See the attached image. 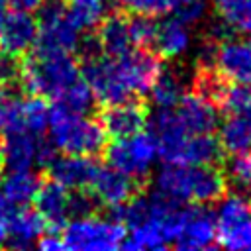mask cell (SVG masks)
Returning a JSON list of instances; mask_svg holds the SVG:
<instances>
[{
  "label": "cell",
  "instance_id": "6da1fadb",
  "mask_svg": "<svg viewBox=\"0 0 251 251\" xmlns=\"http://www.w3.org/2000/svg\"><path fill=\"white\" fill-rule=\"evenodd\" d=\"M157 55L131 49L124 55H98L82 63V76L102 104H118L149 92L161 71Z\"/></svg>",
  "mask_w": 251,
  "mask_h": 251
},
{
  "label": "cell",
  "instance_id": "7a4b0ae2",
  "mask_svg": "<svg viewBox=\"0 0 251 251\" xmlns=\"http://www.w3.org/2000/svg\"><path fill=\"white\" fill-rule=\"evenodd\" d=\"M184 208L186 206L167 200L155 192L151 196H131L116 208L118 220L127 227L122 247L135 251L165 249L175 241Z\"/></svg>",
  "mask_w": 251,
  "mask_h": 251
},
{
  "label": "cell",
  "instance_id": "3957f363",
  "mask_svg": "<svg viewBox=\"0 0 251 251\" xmlns=\"http://www.w3.org/2000/svg\"><path fill=\"white\" fill-rule=\"evenodd\" d=\"M153 192L184 204H212L218 202L227 188L226 173L216 169V165H182L165 163L153 178Z\"/></svg>",
  "mask_w": 251,
  "mask_h": 251
},
{
  "label": "cell",
  "instance_id": "277c9868",
  "mask_svg": "<svg viewBox=\"0 0 251 251\" xmlns=\"http://www.w3.org/2000/svg\"><path fill=\"white\" fill-rule=\"evenodd\" d=\"M76 78L80 69L69 51L37 49L22 63L20 82L29 94L43 98H59Z\"/></svg>",
  "mask_w": 251,
  "mask_h": 251
},
{
  "label": "cell",
  "instance_id": "5b68a950",
  "mask_svg": "<svg viewBox=\"0 0 251 251\" xmlns=\"http://www.w3.org/2000/svg\"><path fill=\"white\" fill-rule=\"evenodd\" d=\"M49 143L61 153L96 155L106 147V129L100 122L86 118V114L73 112L57 102L49 112L47 124Z\"/></svg>",
  "mask_w": 251,
  "mask_h": 251
},
{
  "label": "cell",
  "instance_id": "8992f818",
  "mask_svg": "<svg viewBox=\"0 0 251 251\" xmlns=\"http://www.w3.org/2000/svg\"><path fill=\"white\" fill-rule=\"evenodd\" d=\"M65 249L76 251H112L122 247L126 237V226L114 218H102L86 214L73 218L63 229Z\"/></svg>",
  "mask_w": 251,
  "mask_h": 251
},
{
  "label": "cell",
  "instance_id": "52a82bcc",
  "mask_svg": "<svg viewBox=\"0 0 251 251\" xmlns=\"http://www.w3.org/2000/svg\"><path fill=\"white\" fill-rule=\"evenodd\" d=\"M104 151L108 165L116 167L137 182L147 178L159 157L153 135L145 133L143 129L126 137H114V141L106 145Z\"/></svg>",
  "mask_w": 251,
  "mask_h": 251
},
{
  "label": "cell",
  "instance_id": "ba28073f",
  "mask_svg": "<svg viewBox=\"0 0 251 251\" xmlns=\"http://www.w3.org/2000/svg\"><path fill=\"white\" fill-rule=\"evenodd\" d=\"M218 243L226 249H251V202L243 192L224 194L214 212Z\"/></svg>",
  "mask_w": 251,
  "mask_h": 251
},
{
  "label": "cell",
  "instance_id": "9c48e42d",
  "mask_svg": "<svg viewBox=\"0 0 251 251\" xmlns=\"http://www.w3.org/2000/svg\"><path fill=\"white\" fill-rule=\"evenodd\" d=\"M80 41V29L71 22L63 0H43L37 6V49L75 51Z\"/></svg>",
  "mask_w": 251,
  "mask_h": 251
},
{
  "label": "cell",
  "instance_id": "30bf717a",
  "mask_svg": "<svg viewBox=\"0 0 251 251\" xmlns=\"http://www.w3.org/2000/svg\"><path fill=\"white\" fill-rule=\"evenodd\" d=\"M55 157V147L49 141H39L37 135L18 129L0 135V165L6 171L31 169L33 165L47 167Z\"/></svg>",
  "mask_w": 251,
  "mask_h": 251
},
{
  "label": "cell",
  "instance_id": "8fae6325",
  "mask_svg": "<svg viewBox=\"0 0 251 251\" xmlns=\"http://www.w3.org/2000/svg\"><path fill=\"white\" fill-rule=\"evenodd\" d=\"M216 243H218V231H216L214 214L204 204L186 206L173 245L180 251H200V249H210Z\"/></svg>",
  "mask_w": 251,
  "mask_h": 251
},
{
  "label": "cell",
  "instance_id": "7c38bea8",
  "mask_svg": "<svg viewBox=\"0 0 251 251\" xmlns=\"http://www.w3.org/2000/svg\"><path fill=\"white\" fill-rule=\"evenodd\" d=\"M173 110H175L180 126L184 127V131L190 135L212 133L218 127L220 112H218L216 104L196 90L184 92L180 96V100L173 106Z\"/></svg>",
  "mask_w": 251,
  "mask_h": 251
},
{
  "label": "cell",
  "instance_id": "4fadbf2b",
  "mask_svg": "<svg viewBox=\"0 0 251 251\" xmlns=\"http://www.w3.org/2000/svg\"><path fill=\"white\" fill-rule=\"evenodd\" d=\"M37 41V20L27 10L12 8L0 16V49L16 55L27 53Z\"/></svg>",
  "mask_w": 251,
  "mask_h": 251
},
{
  "label": "cell",
  "instance_id": "5bb4252c",
  "mask_svg": "<svg viewBox=\"0 0 251 251\" xmlns=\"http://www.w3.org/2000/svg\"><path fill=\"white\" fill-rule=\"evenodd\" d=\"M88 190L96 198L98 204L108 208H118L137 194V180L118 171L116 167H98Z\"/></svg>",
  "mask_w": 251,
  "mask_h": 251
},
{
  "label": "cell",
  "instance_id": "9a60e30c",
  "mask_svg": "<svg viewBox=\"0 0 251 251\" xmlns=\"http://www.w3.org/2000/svg\"><path fill=\"white\" fill-rule=\"evenodd\" d=\"M47 171L53 180H57L59 184H63L69 190H76V188L90 186V182L98 171V165L90 155L63 153V155H55L49 161Z\"/></svg>",
  "mask_w": 251,
  "mask_h": 251
},
{
  "label": "cell",
  "instance_id": "2e32d148",
  "mask_svg": "<svg viewBox=\"0 0 251 251\" xmlns=\"http://www.w3.org/2000/svg\"><path fill=\"white\" fill-rule=\"evenodd\" d=\"M216 71L231 82L251 84V39L226 37L218 45Z\"/></svg>",
  "mask_w": 251,
  "mask_h": 251
},
{
  "label": "cell",
  "instance_id": "e0dca14e",
  "mask_svg": "<svg viewBox=\"0 0 251 251\" xmlns=\"http://www.w3.org/2000/svg\"><path fill=\"white\" fill-rule=\"evenodd\" d=\"M102 127L112 137H126L137 133L147 124V110L143 104L131 100H124L118 104H108L100 118Z\"/></svg>",
  "mask_w": 251,
  "mask_h": 251
},
{
  "label": "cell",
  "instance_id": "ac0fdd59",
  "mask_svg": "<svg viewBox=\"0 0 251 251\" xmlns=\"http://www.w3.org/2000/svg\"><path fill=\"white\" fill-rule=\"evenodd\" d=\"M69 188H65L63 184H59L57 180H49V182H41L33 202H35V210L37 214L43 218L45 226H51L55 229L63 227L67 224L69 216Z\"/></svg>",
  "mask_w": 251,
  "mask_h": 251
},
{
  "label": "cell",
  "instance_id": "d6986e66",
  "mask_svg": "<svg viewBox=\"0 0 251 251\" xmlns=\"http://www.w3.org/2000/svg\"><path fill=\"white\" fill-rule=\"evenodd\" d=\"M190 45H192V33L188 29V24H184L176 16L157 22L151 47L159 55L167 59H178L190 49Z\"/></svg>",
  "mask_w": 251,
  "mask_h": 251
},
{
  "label": "cell",
  "instance_id": "ffe728a7",
  "mask_svg": "<svg viewBox=\"0 0 251 251\" xmlns=\"http://www.w3.org/2000/svg\"><path fill=\"white\" fill-rule=\"evenodd\" d=\"M6 229H8L6 245H10L12 249H27L35 245L37 239L41 237L45 229V222L37 214V210L33 212L20 206L6 218Z\"/></svg>",
  "mask_w": 251,
  "mask_h": 251
},
{
  "label": "cell",
  "instance_id": "44dd1931",
  "mask_svg": "<svg viewBox=\"0 0 251 251\" xmlns=\"http://www.w3.org/2000/svg\"><path fill=\"white\" fill-rule=\"evenodd\" d=\"M98 41L104 55H124L135 49V41L129 27V18L122 14H108L98 25Z\"/></svg>",
  "mask_w": 251,
  "mask_h": 251
},
{
  "label": "cell",
  "instance_id": "7402d4cb",
  "mask_svg": "<svg viewBox=\"0 0 251 251\" xmlns=\"http://www.w3.org/2000/svg\"><path fill=\"white\" fill-rule=\"evenodd\" d=\"M186 92V75L178 67H161L157 78L149 88L151 102L157 108H173Z\"/></svg>",
  "mask_w": 251,
  "mask_h": 251
},
{
  "label": "cell",
  "instance_id": "603a6c76",
  "mask_svg": "<svg viewBox=\"0 0 251 251\" xmlns=\"http://www.w3.org/2000/svg\"><path fill=\"white\" fill-rule=\"evenodd\" d=\"M222 157H224V149H222L218 137H214L212 133H194V135L186 137L176 163L216 165L218 161H222Z\"/></svg>",
  "mask_w": 251,
  "mask_h": 251
},
{
  "label": "cell",
  "instance_id": "cb8c5ba5",
  "mask_svg": "<svg viewBox=\"0 0 251 251\" xmlns=\"http://www.w3.org/2000/svg\"><path fill=\"white\" fill-rule=\"evenodd\" d=\"M220 145L224 151L235 155L251 149V110L229 114L220 126Z\"/></svg>",
  "mask_w": 251,
  "mask_h": 251
},
{
  "label": "cell",
  "instance_id": "d4e9b609",
  "mask_svg": "<svg viewBox=\"0 0 251 251\" xmlns=\"http://www.w3.org/2000/svg\"><path fill=\"white\" fill-rule=\"evenodd\" d=\"M41 180L31 169H20V171H8L6 176L0 180V192L14 204V206H25L33 200Z\"/></svg>",
  "mask_w": 251,
  "mask_h": 251
},
{
  "label": "cell",
  "instance_id": "484cf974",
  "mask_svg": "<svg viewBox=\"0 0 251 251\" xmlns=\"http://www.w3.org/2000/svg\"><path fill=\"white\" fill-rule=\"evenodd\" d=\"M110 10L112 0H71L67 4V14L80 31H88L100 25Z\"/></svg>",
  "mask_w": 251,
  "mask_h": 251
},
{
  "label": "cell",
  "instance_id": "4316f807",
  "mask_svg": "<svg viewBox=\"0 0 251 251\" xmlns=\"http://www.w3.org/2000/svg\"><path fill=\"white\" fill-rule=\"evenodd\" d=\"M214 10L233 33L251 37V0H214Z\"/></svg>",
  "mask_w": 251,
  "mask_h": 251
},
{
  "label": "cell",
  "instance_id": "83f0119b",
  "mask_svg": "<svg viewBox=\"0 0 251 251\" xmlns=\"http://www.w3.org/2000/svg\"><path fill=\"white\" fill-rule=\"evenodd\" d=\"M49 112L43 96L31 94L29 98H24V131H29L33 135H41L47 131L49 124Z\"/></svg>",
  "mask_w": 251,
  "mask_h": 251
},
{
  "label": "cell",
  "instance_id": "f1b7e54d",
  "mask_svg": "<svg viewBox=\"0 0 251 251\" xmlns=\"http://www.w3.org/2000/svg\"><path fill=\"white\" fill-rule=\"evenodd\" d=\"M24 129V98L14 92L0 94V135Z\"/></svg>",
  "mask_w": 251,
  "mask_h": 251
},
{
  "label": "cell",
  "instance_id": "f546056e",
  "mask_svg": "<svg viewBox=\"0 0 251 251\" xmlns=\"http://www.w3.org/2000/svg\"><path fill=\"white\" fill-rule=\"evenodd\" d=\"M227 116L229 114H241L251 110V86L243 82H231L227 80L226 88L222 90L218 102H216Z\"/></svg>",
  "mask_w": 251,
  "mask_h": 251
},
{
  "label": "cell",
  "instance_id": "4dcf8cb0",
  "mask_svg": "<svg viewBox=\"0 0 251 251\" xmlns=\"http://www.w3.org/2000/svg\"><path fill=\"white\" fill-rule=\"evenodd\" d=\"M59 104H63L65 108L78 112V114H88L94 106V92L88 86V82L84 78H76L59 98Z\"/></svg>",
  "mask_w": 251,
  "mask_h": 251
},
{
  "label": "cell",
  "instance_id": "1f68e13d",
  "mask_svg": "<svg viewBox=\"0 0 251 251\" xmlns=\"http://www.w3.org/2000/svg\"><path fill=\"white\" fill-rule=\"evenodd\" d=\"M226 178L245 194H251V149L235 153L231 161L227 163V175Z\"/></svg>",
  "mask_w": 251,
  "mask_h": 251
},
{
  "label": "cell",
  "instance_id": "d6a6232c",
  "mask_svg": "<svg viewBox=\"0 0 251 251\" xmlns=\"http://www.w3.org/2000/svg\"><path fill=\"white\" fill-rule=\"evenodd\" d=\"M126 10L133 14H143V16H165L173 12L175 0H118Z\"/></svg>",
  "mask_w": 251,
  "mask_h": 251
},
{
  "label": "cell",
  "instance_id": "836d02e7",
  "mask_svg": "<svg viewBox=\"0 0 251 251\" xmlns=\"http://www.w3.org/2000/svg\"><path fill=\"white\" fill-rule=\"evenodd\" d=\"M208 12V0H175L173 14L184 24H198Z\"/></svg>",
  "mask_w": 251,
  "mask_h": 251
},
{
  "label": "cell",
  "instance_id": "e575fe53",
  "mask_svg": "<svg viewBox=\"0 0 251 251\" xmlns=\"http://www.w3.org/2000/svg\"><path fill=\"white\" fill-rule=\"evenodd\" d=\"M22 61L20 55L0 49V86H12L20 80Z\"/></svg>",
  "mask_w": 251,
  "mask_h": 251
},
{
  "label": "cell",
  "instance_id": "d590c367",
  "mask_svg": "<svg viewBox=\"0 0 251 251\" xmlns=\"http://www.w3.org/2000/svg\"><path fill=\"white\" fill-rule=\"evenodd\" d=\"M96 198L92 192H86V188H76L69 192V216L71 218H80L86 214H92L96 208Z\"/></svg>",
  "mask_w": 251,
  "mask_h": 251
},
{
  "label": "cell",
  "instance_id": "8d00e7d4",
  "mask_svg": "<svg viewBox=\"0 0 251 251\" xmlns=\"http://www.w3.org/2000/svg\"><path fill=\"white\" fill-rule=\"evenodd\" d=\"M41 251H59V249H65V243H63V235L53 231V233H41V237L37 239L35 243Z\"/></svg>",
  "mask_w": 251,
  "mask_h": 251
},
{
  "label": "cell",
  "instance_id": "74e56055",
  "mask_svg": "<svg viewBox=\"0 0 251 251\" xmlns=\"http://www.w3.org/2000/svg\"><path fill=\"white\" fill-rule=\"evenodd\" d=\"M8 2H10V6H12V8L31 12V10H37V6H39L43 0H8Z\"/></svg>",
  "mask_w": 251,
  "mask_h": 251
},
{
  "label": "cell",
  "instance_id": "f35d334b",
  "mask_svg": "<svg viewBox=\"0 0 251 251\" xmlns=\"http://www.w3.org/2000/svg\"><path fill=\"white\" fill-rule=\"evenodd\" d=\"M6 237H8V229H6V220L0 218V245L6 243Z\"/></svg>",
  "mask_w": 251,
  "mask_h": 251
},
{
  "label": "cell",
  "instance_id": "ab89813d",
  "mask_svg": "<svg viewBox=\"0 0 251 251\" xmlns=\"http://www.w3.org/2000/svg\"><path fill=\"white\" fill-rule=\"evenodd\" d=\"M6 4H8V0H0V16L6 12Z\"/></svg>",
  "mask_w": 251,
  "mask_h": 251
},
{
  "label": "cell",
  "instance_id": "60d3db41",
  "mask_svg": "<svg viewBox=\"0 0 251 251\" xmlns=\"http://www.w3.org/2000/svg\"><path fill=\"white\" fill-rule=\"evenodd\" d=\"M249 86H251V84H249Z\"/></svg>",
  "mask_w": 251,
  "mask_h": 251
}]
</instances>
